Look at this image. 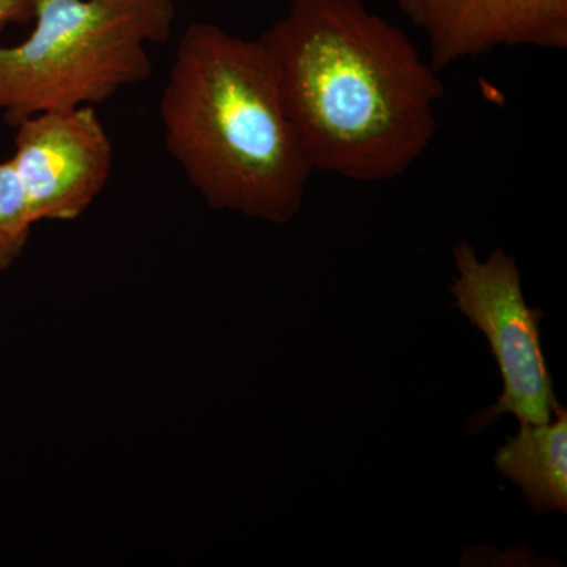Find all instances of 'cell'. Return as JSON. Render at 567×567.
I'll return each instance as SVG.
<instances>
[{
    "mask_svg": "<svg viewBox=\"0 0 567 567\" xmlns=\"http://www.w3.org/2000/svg\"><path fill=\"white\" fill-rule=\"evenodd\" d=\"M259 40L315 173L393 181L431 147L439 71L363 0H292Z\"/></svg>",
    "mask_w": 567,
    "mask_h": 567,
    "instance_id": "1",
    "label": "cell"
},
{
    "mask_svg": "<svg viewBox=\"0 0 567 567\" xmlns=\"http://www.w3.org/2000/svg\"><path fill=\"white\" fill-rule=\"evenodd\" d=\"M159 115L167 151L212 208L286 224L303 207L315 171L259 39L189 24Z\"/></svg>",
    "mask_w": 567,
    "mask_h": 567,
    "instance_id": "2",
    "label": "cell"
},
{
    "mask_svg": "<svg viewBox=\"0 0 567 567\" xmlns=\"http://www.w3.org/2000/svg\"><path fill=\"white\" fill-rule=\"evenodd\" d=\"M173 0H35L33 29L0 47V111L14 125L40 112L96 106L147 80V44L173 32Z\"/></svg>",
    "mask_w": 567,
    "mask_h": 567,
    "instance_id": "3",
    "label": "cell"
},
{
    "mask_svg": "<svg viewBox=\"0 0 567 567\" xmlns=\"http://www.w3.org/2000/svg\"><path fill=\"white\" fill-rule=\"evenodd\" d=\"M453 252L454 306L486 336L503 377V394L473 417L472 431H484L505 413L516 416L520 425L550 423L559 404L540 349L544 312L525 301L516 259L495 249L481 260L466 241H458Z\"/></svg>",
    "mask_w": 567,
    "mask_h": 567,
    "instance_id": "4",
    "label": "cell"
},
{
    "mask_svg": "<svg viewBox=\"0 0 567 567\" xmlns=\"http://www.w3.org/2000/svg\"><path fill=\"white\" fill-rule=\"evenodd\" d=\"M14 169L35 221H73L106 188L112 141L95 106L40 112L14 123Z\"/></svg>",
    "mask_w": 567,
    "mask_h": 567,
    "instance_id": "5",
    "label": "cell"
},
{
    "mask_svg": "<svg viewBox=\"0 0 567 567\" xmlns=\"http://www.w3.org/2000/svg\"><path fill=\"white\" fill-rule=\"evenodd\" d=\"M425 33L432 69L502 47L567 50V0H398Z\"/></svg>",
    "mask_w": 567,
    "mask_h": 567,
    "instance_id": "6",
    "label": "cell"
},
{
    "mask_svg": "<svg viewBox=\"0 0 567 567\" xmlns=\"http://www.w3.org/2000/svg\"><path fill=\"white\" fill-rule=\"evenodd\" d=\"M495 468L524 492L537 514L567 513V412L559 405L555 421L524 424L498 447Z\"/></svg>",
    "mask_w": 567,
    "mask_h": 567,
    "instance_id": "7",
    "label": "cell"
},
{
    "mask_svg": "<svg viewBox=\"0 0 567 567\" xmlns=\"http://www.w3.org/2000/svg\"><path fill=\"white\" fill-rule=\"evenodd\" d=\"M35 224L28 194L9 158L0 163V274L20 259Z\"/></svg>",
    "mask_w": 567,
    "mask_h": 567,
    "instance_id": "8",
    "label": "cell"
},
{
    "mask_svg": "<svg viewBox=\"0 0 567 567\" xmlns=\"http://www.w3.org/2000/svg\"><path fill=\"white\" fill-rule=\"evenodd\" d=\"M33 2L35 0H0V29L32 20Z\"/></svg>",
    "mask_w": 567,
    "mask_h": 567,
    "instance_id": "9",
    "label": "cell"
}]
</instances>
